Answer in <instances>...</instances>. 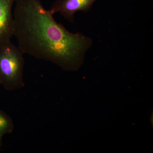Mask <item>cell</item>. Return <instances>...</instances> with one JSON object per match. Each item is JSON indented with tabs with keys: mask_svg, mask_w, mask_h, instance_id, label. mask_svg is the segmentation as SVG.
I'll use <instances>...</instances> for the list:
<instances>
[{
	"mask_svg": "<svg viewBox=\"0 0 153 153\" xmlns=\"http://www.w3.org/2000/svg\"><path fill=\"white\" fill-rule=\"evenodd\" d=\"M13 36L24 55L74 71L82 65L91 40L57 23L40 0H17L13 10Z\"/></svg>",
	"mask_w": 153,
	"mask_h": 153,
	"instance_id": "1",
	"label": "cell"
},
{
	"mask_svg": "<svg viewBox=\"0 0 153 153\" xmlns=\"http://www.w3.org/2000/svg\"><path fill=\"white\" fill-rule=\"evenodd\" d=\"M24 55L12 41L0 47V83L6 90H16L25 86Z\"/></svg>",
	"mask_w": 153,
	"mask_h": 153,
	"instance_id": "2",
	"label": "cell"
},
{
	"mask_svg": "<svg viewBox=\"0 0 153 153\" xmlns=\"http://www.w3.org/2000/svg\"><path fill=\"white\" fill-rule=\"evenodd\" d=\"M17 0H0V47L11 41L13 36V7Z\"/></svg>",
	"mask_w": 153,
	"mask_h": 153,
	"instance_id": "3",
	"label": "cell"
},
{
	"mask_svg": "<svg viewBox=\"0 0 153 153\" xmlns=\"http://www.w3.org/2000/svg\"><path fill=\"white\" fill-rule=\"evenodd\" d=\"M97 0H56L50 10L59 13L69 22H74V15L79 11L87 12Z\"/></svg>",
	"mask_w": 153,
	"mask_h": 153,
	"instance_id": "4",
	"label": "cell"
},
{
	"mask_svg": "<svg viewBox=\"0 0 153 153\" xmlns=\"http://www.w3.org/2000/svg\"><path fill=\"white\" fill-rule=\"evenodd\" d=\"M14 123L12 119L4 112L0 111V139L13 130Z\"/></svg>",
	"mask_w": 153,
	"mask_h": 153,
	"instance_id": "5",
	"label": "cell"
},
{
	"mask_svg": "<svg viewBox=\"0 0 153 153\" xmlns=\"http://www.w3.org/2000/svg\"><path fill=\"white\" fill-rule=\"evenodd\" d=\"M1 139H0V148L1 147Z\"/></svg>",
	"mask_w": 153,
	"mask_h": 153,
	"instance_id": "6",
	"label": "cell"
},
{
	"mask_svg": "<svg viewBox=\"0 0 153 153\" xmlns=\"http://www.w3.org/2000/svg\"><path fill=\"white\" fill-rule=\"evenodd\" d=\"M0 85H1V83H0Z\"/></svg>",
	"mask_w": 153,
	"mask_h": 153,
	"instance_id": "7",
	"label": "cell"
}]
</instances>
